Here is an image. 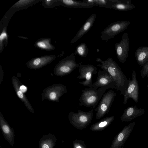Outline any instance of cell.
I'll return each mask as SVG.
<instances>
[{
  "label": "cell",
  "instance_id": "ac0fdd59",
  "mask_svg": "<svg viewBox=\"0 0 148 148\" xmlns=\"http://www.w3.org/2000/svg\"><path fill=\"white\" fill-rule=\"evenodd\" d=\"M60 2L64 6L68 8H90L94 6L82 1L73 0H61Z\"/></svg>",
  "mask_w": 148,
  "mask_h": 148
},
{
  "label": "cell",
  "instance_id": "30bf717a",
  "mask_svg": "<svg viewBox=\"0 0 148 148\" xmlns=\"http://www.w3.org/2000/svg\"><path fill=\"white\" fill-rule=\"evenodd\" d=\"M136 123L134 121L125 127L118 134L114 142V148H120L130 136Z\"/></svg>",
  "mask_w": 148,
  "mask_h": 148
},
{
  "label": "cell",
  "instance_id": "2e32d148",
  "mask_svg": "<svg viewBox=\"0 0 148 148\" xmlns=\"http://www.w3.org/2000/svg\"><path fill=\"white\" fill-rule=\"evenodd\" d=\"M19 80L14 76L12 77V82L14 89L18 97L23 102L25 106L31 112H34V109L26 96L23 94L19 89Z\"/></svg>",
  "mask_w": 148,
  "mask_h": 148
},
{
  "label": "cell",
  "instance_id": "d6986e66",
  "mask_svg": "<svg viewBox=\"0 0 148 148\" xmlns=\"http://www.w3.org/2000/svg\"><path fill=\"white\" fill-rule=\"evenodd\" d=\"M82 1L94 6L98 5L107 8L117 2L116 1L114 0H83Z\"/></svg>",
  "mask_w": 148,
  "mask_h": 148
},
{
  "label": "cell",
  "instance_id": "ffe728a7",
  "mask_svg": "<svg viewBox=\"0 0 148 148\" xmlns=\"http://www.w3.org/2000/svg\"><path fill=\"white\" fill-rule=\"evenodd\" d=\"M35 45L38 47L46 50H51L54 49V46L50 43L49 38H44L37 41Z\"/></svg>",
  "mask_w": 148,
  "mask_h": 148
},
{
  "label": "cell",
  "instance_id": "8fae6325",
  "mask_svg": "<svg viewBox=\"0 0 148 148\" xmlns=\"http://www.w3.org/2000/svg\"><path fill=\"white\" fill-rule=\"evenodd\" d=\"M94 109L88 112L79 110L77 113L70 111L69 117L70 121L72 122L78 121L81 123H86L91 121Z\"/></svg>",
  "mask_w": 148,
  "mask_h": 148
},
{
  "label": "cell",
  "instance_id": "3957f363",
  "mask_svg": "<svg viewBox=\"0 0 148 148\" xmlns=\"http://www.w3.org/2000/svg\"><path fill=\"white\" fill-rule=\"evenodd\" d=\"M79 66L76 62L75 54L73 53L63 59L56 65L54 73L56 75L64 76L70 74Z\"/></svg>",
  "mask_w": 148,
  "mask_h": 148
},
{
  "label": "cell",
  "instance_id": "9c48e42d",
  "mask_svg": "<svg viewBox=\"0 0 148 148\" xmlns=\"http://www.w3.org/2000/svg\"><path fill=\"white\" fill-rule=\"evenodd\" d=\"M122 23L117 22L112 23L102 32L100 38L101 40L108 42L120 32L123 28Z\"/></svg>",
  "mask_w": 148,
  "mask_h": 148
},
{
  "label": "cell",
  "instance_id": "8992f818",
  "mask_svg": "<svg viewBox=\"0 0 148 148\" xmlns=\"http://www.w3.org/2000/svg\"><path fill=\"white\" fill-rule=\"evenodd\" d=\"M79 75L77 78L85 80L79 82V83L84 86L92 87V76L97 73V68L92 64L80 65L79 67Z\"/></svg>",
  "mask_w": 148,
  "mask_h": 148
},
{
  "label": "cell",
  "instance_id": "52a82bcc",
  "mask_svg": "<svg viewBox=\"0 0 148 148\" xmlns=\"http://www.w3.org/2000/svg\"><path fill=\"white\" fill-rule=\"evenodd\" d=\"M92 87L95 89L107 88L117 89L116 84L111 75L106 71L99 69L96 81Z\"/></svg>",
  "mask_w": 148,
  "mask_h": 148
},
{
  "label": "cell",
  "instance_id": "9a60e30c",
  "mask_svg": "<svg viewBox=\"0 0 148 148\" xmlns=\"http://www.w3.org/2000/svg\"><path fill=\"white\" fill-rule=\"evenodd\" d=\"M0 124L3 134L5 139L12 145L14 143V134L13 130L11 128L0 113Z\"/></svg>",
  "mask_w": 148,
  "mask_h": 148
},
{
  "label": "cell",
  "instance_id": "6da1fadb",
  "mask_svg": "<svg viewBox=\"0 0 148 148\" xmlns=\"http://www.w3.org/2000/svg\"><path fill=\"white\" fill-rule=\"evenodd\" d=\"M96 60L101 63L98 66L112 76L116 84L117 91H120V94L123 95L128 86V79L116 62L110 57L104 61L97 58Z\"/></svg>",
  "mask_w": 148,
  "mask_h": 148
},
{
  "label": "cell",
  "instance_id": "7402d4cb",
  "mask_svg": "<svg viewBox=\"0 0 148 148\" xmlns=\"http://www.w3.org/2000/svg\"><path fill=\"white\" fill-rule=\"evenodd\" d=\"M34 1L33 0H20L16 3L14 6L16 7L23 6L29 4Z\"/></svg>",
  "mask_w": 148,
  "mask_h": 148
},
{
  "label": "cell",
  "instance_id": "e0dca14e",
  "mask_svg": "<svg viewBox=\"0 0 148 148\" xmlns=\"http://www.w3.org/2000/svg\"><path fill=\"white\" fill-rule=\"evenodd\" d=\"M56 142L54 135L49 134L44 136L39 142L40 148H53Z\"/></svg>",
  "mask_w": 148,
  "mask_h": 148
},
{
  "label": "cell",
  "instance_id": "4fadbf2b",
  "mask_svg": "<svg viewBox=\"0 0 148 148\" xmlns=\"http://www.w3.org/2000/svg\"><path fill=\"white\" fill-rule=\"evenodd\" d=\"M143 109L138 108L136 105L127 107L125 110L121 117L122 121L129 122L145 113Z\"/></svg>",
  "mask_w": 148,
  "mask_h": 148
},
{
  "label": "cell",
  "instance_id": "277c9868",
  "mask_svg": "<svg viewBox=\"0 0 148 148\" xmlns=\"http://www.w3.org/2000/svg\"><path fill=\"white\" fill-rule=\"evenodd\" d=\"M116 95V93L112 89L104 93L98 105L95 108L97 119L102 117L109 112Z\"/></svg>",
  "mask_w": 148,
  "mask_h": 148
},
{
  "label": "cell",
  "instance_id": "603a6c76",
  "mask_svg": "<svg viewBox=\"0 0 148 148\" xmlns=\"http://www.w3.org/2000/svg\"><path fill=\"white\" fill-rule=\"evenodd\" d=\"M7 37V34L5 32V30H4L2 32L0 36V44L1 43L2 41Z\"/></svg>",
  "mask_w": 148,
  "mask_h": 148
},
{
  "label": "cell",
  "instance_id": "cb8c5ba5",
  "mask_svg": "<svg viewBox=\"0 0 148 148\" xmlns=\"http://www.w3.org/2000/svg\"><path fill=\"white\" fill-rule=\"evenodd\" d=\"M146 55L144 53H141L138 57V60L140 63L142 64V62L143 61L144 59L146 56Z\"/></svg>",
  "mask_w": 148,
  "mask_h": 148
},
{
  "label": "cell",
  "instance_id": "5bb4252c",
  "mask_svg": "<svg viewBox=\"0 0 148 148\" xmlns=\"http://www.w3.org/2000/svg\"><path fill=\"white\" fill-rule=\"evenodd\" d=\"M55 58L54 56H43L34 58L26 64L29 68L33 69L40 68L50 63Z\"/></svg>",
  "mask_w": 148,
  "mask_h": 148
},
{
  "label": "cell",
  "instance_id": "d4e9b609",
  "mask_svg": "<svg viewBox=\"0 0 148 148\" xmlns=\"http://www.w3.org/2000/svg\"><path fill=\"white\" fill-rule=\"evenodd\" d=\"M19 89L22 92H25L27 90V88L26 87L23 85L21 86L20 87Z\"/></svg>",
  "mask_w": 148,
  "mask_h": 148
},
{
  "label": "cell",
  "instance_id": "ba28073f",
  "mask_svg": "<svg viewBox=\"0 0 148 148\" xmlns=\"http://www.w3.org/2000/svg\"><path fill=\"white\" fill-rule=\"evenodd\" d=\"M66 86L61 84L49 86L44 91V98L51 101L58 102L60 98L67 92Z\"/></svg>",
  "mask_w": 148,
  "mask_h": 148
},
{
  "label": "cell",
  "instance_id": "7c38bea8",
  "mask_svg": "<svg viewBox=\"0 0 148 148\" xmlns=\"http://www.w3.org/2000/svg\"><path fill=\"white\" fill-rule=\"evenodd\" d=\"M96 17V14L93 13L88 18L71 41V45L77 42L90 29L94 24Z\"/></svg>",
  "mask_w": 148,
  "mask_h": 148
},
{
  "label": "cell",
  "instance_id": "44dd1931",
  "mask_svg": "<svg viewBox=\"0 0 148 148\" xmlns=\"http://www.w3.org/2000/svg\"><path fill=\"white\" fill-rule=\"evenodd\" d=\"M89 49L86 44L83 42L79 45L76 47L74 53L75 55L83 58L86 57L88 53Z\"/></svg>",
  "mask_w": 148,
  "mask_h": 148
},
{
  "label": "cell",
  "instance_id": "484cf974",
  "mask_svg": "<svg viewBox=\"0 0 148 148\" xmlns=\"http://www.w3.org/2000/svg\"><path fill=\"white\" fill-rule=\"evenodd\" d=\"M52 1V0H46L45 1L46 4L48 5Z\"/></svg>",
  "mask_w": 148,
  "mask_h": 148
},
{
  "label": "cell",
  "instance_id": "4316f807",
  "mask_svg": "<svg viewBox=\"0 0 148 148\" xmlns=\"http://www.w3.org/2000/svg\"><path fill=\"white\" fill-rule=\"evenodd\" d=\"M76 148H82V147H81L80 146H79L77 147H76Z\"/></svg>",
  "mask_w": 148,
  "mask_h": 148
},
{
  "label": "cell",
  "instance_id": "7a4b0ae2",
  "mask_svg": "<svg viewBox=\"0 0 148 148\" xmlns=\"http://www.w3.org/2000/svg\"><path fill=\"white\" fill-rule=\"evenodd\" d=\"M107 88L95 89L92 87L82 90V93L79 99V105L87 107H93L94 109L107 90Z\"/></svg>",
  "mask_w": 148,
  "mask_h": 148
},
{
  "label": "cell",
  "instance_id": "83f0119b",
  "mask_svg": "<svg viewBox=\"0 0 148 148\" xmlns=\"http://www.w3.org/2000/svg\"><path fill=\"white\" fill-rule=\"evenodd\" d=\"M147 89L148 90V84L147 86Z\"/></svg>",
  "mask_w": 148,
  "mask_h": 148
},
{
  "label": "cell",
  "instance_id": "5b68a950",
  "mask_svg": "<svg viewBox=\"0 0 148 148\" xmlns=\"http://www.w3.org/2000/svg\"><path fill=\"white\" fill-rule=\"evenodd\" d=\"M123 103L126 104L128 99L131 98L136 103L138 102L139 98V86L137 80L136 75L134 70H133L132 79H128V85L127 88L123 95Z\"/></svg>",
  "mask_w": 148,
  "mask_h": 148
}]
</instances>
